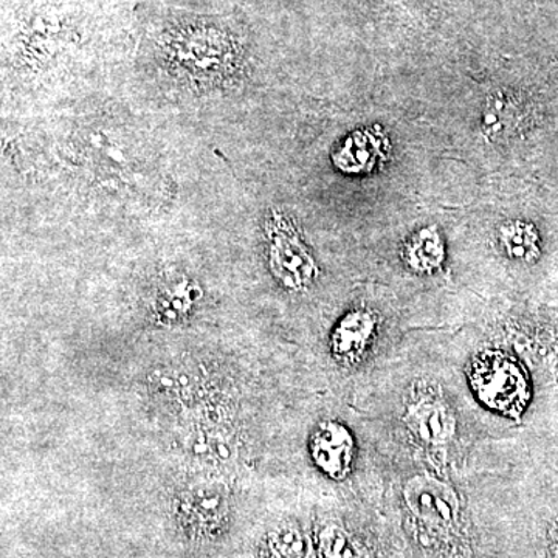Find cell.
Masks as SVG:
<instances>
[{"instance_id": "cell-1", "label": "cell", "mask_w": 558, "mask_h": 558, "mask_svg": "<svg viewBox=\"0 0 558 558\" xmlns=\"http://www.w3.org/2000/svg\"><path fill=\"white\" fill-rule=\"evenodd\" d=\"M470 387L495 413L519 416L526 409L531 389L526 373L515 359L502 352H484L472 362Z\"/></svg>"}, {"instance_id": "cell-8", "label": "cell", "mask_w": 558, "mask_h": 558, "mask_svg": "<svg viewBox=\"0 0 558 558\" xmlns=\"http://www.w3.org/2000/svg\"><path fill=\"white\" fill-rule=\"evenodd\" d=\"M403 259L407 266L417 274L432 275L442 267L446 260V247H444L442 238L439 231L428 227L414 234L405 248H403Z\"/></svg>"}, {"instance_id": "cell-5", "label": "cell", "mask_w": 558, "mask_h": 558, "mask_svg": "<svg viewBox=\"0 0 558 558\" xmlns=\"http://www.w3.org/2000/svg\"><path fill=\"white\" fill-rule=\"evenodd\" d=\"M389 143L380 130L357 131L344 140L333 154V161L341 171L349 174H363L373 170L387 156Z\"/></svg>"}, {"instance_id": "cell-7", "label": "cell", "mask_w": 558, "mask_h": 558, "mask_svg": "<svg viewBox=\"0 0 558 558\" xmlns=\"http://www.w3.org/2000/svg\"><path fill=\"white\" fill-rule=\"evenodd\" d=\"M407 421L418 438L427 442H444L454 427L449 409L444 403L428 399L414 403Z\"/></svg>"}, {"instance_id": "cell-3", "label": "cell", "mask_w": 558, "mask_h": 558, "mask_svg": "<svg viewBox=\"0 0 558 558\" xmlns=\"http://www.w3.org/2000/svg\"><path fill=\"white\" fill-rule=\"evenodd\" d=\"M311 457L315 468L333 481L347 480L355 459V439L347 425L325 421L311 438Z\"/></svg>"}, {"instance_id": "cell-4", "label": "cell", "mask_w": 558, "mask_h": 558, "mask_svg": "<svg viewBox=\"0 0 558 558\" xmlns=\"http://www.w3.org/2000/svg\"><path fill=\"white\" fill-rule=\"evenodd\" d=\"M377 330V318L368 310L348 312L330 336V351L341 363L357 362L368 351Z\"/></svg>"}, {"instance_id": "cell-6", "label": "cell", "mask_w": 558, "mask_h": 558, "mask_svg": "<svg viewBox=\"0 0 558 558\" xmlns=\"http://www.w3.org/2000/svg\"><path fill=\"white\" fill-rule=\"evenodd\" d=\"M201 290L186 278L174 279L157 290L154 299V319L160 325H178L193 314Z\"/></svg>"}, {"instance_id": "cell-2", "label": "cell", "mask_w": 558, "mask_h": 558, "mask_svg": "<svg viewBox=\"0 0 558 558\" xmlns=\"http://www.w3.org/2000/svg\"><path fill=\"white\" fill-rule=\"evenodd\" d=\"M267 259L282 288L304 290L318 277V266L295 226L281 213L266 222Z\"/></svg>"}, {"instance_id": "cell-9", "label": "cell", "mask_w": 558, "mask_h": 558, "mask_svg": "<svg viewBox=\"0 0 558 558\" xmlns=\"http://www.w3.org/2000/svg\"><path fill=\"white\" fill-rule=\"evenodd\" d=\"M499 244L509 258L523 263H531L539 255L538 233L523 220H513L502 226L499 230Z\"/></svg>"}, {"instance_id": "cell-10", "label": "cell", "mask_w": 558, "mask_h": 558, "mask_svg": "<svg viewBox=\"0 0 558 558\" xmlns=\"http://www.w3.org/2000/svg\"><path fill=\"white\" fill-rule=\"evenodd\" d=\"M483 126L490 137H508L510 132L519 130V105L505 94L490 98L484 112Z\"/></svg>"}]
</instances>
